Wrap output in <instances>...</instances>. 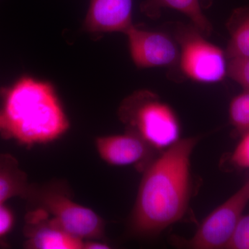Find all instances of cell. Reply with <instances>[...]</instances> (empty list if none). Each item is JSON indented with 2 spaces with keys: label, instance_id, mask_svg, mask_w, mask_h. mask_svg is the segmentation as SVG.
I'll return each instance as SVG.
<instances>
[{
  "label": "cell",
  "instance_id": "obj_1",
  "mask_svg": "<svg viewBox=\"0 0 249 249\" xmlns=\"http://www.w3.org/2000/svg\"><path fill=\"white\" fill-rule=\"evenodd\" d=\"M199 141L198 137L180 139L142 170L127 222L129 235L155 238L184 217L192 193L191 157Z\"/></svg>",
  "mask_w": 249,
  "mask_h": 249
},
{
  "label": "cell",
  "instance_id": "obj_2",
  "mask_svg": "<svg viewBox=\"0 0 249 249\" xmlns=\"http://www.w3.org/2000/svg\"><path fill=\"white\" fill-rule=\"evenodd\" d=\"M70 122L56 91L47 82L23 76L0 88V136L31 147L54 142Z\"/></svg>",
  "mask_w": 249,
  "mask_h": 249
},
{
  "label": "cell",
  "instance_id": "obj_3",
  "mask_svg": "<svg viewBox=\"0 0 249 249\" xmlns=\"http://www.w3.org/2000/svg\"><path fill=\"white\" fill-rule=\"evenodd\" d=\"M119 114L127 130L157 152L166 150L181 139L176 112L151 91L143 90L129 96L121 104Z\"/></svg>",
  "mask_w": 249,
  "mask_h": 249
},
{
  "label": "cell",
  "instance_id": "obj_4",
  "mask_svg": "<svg viewBox=\"0 0 249 249\" xmlns=\"http://www.w3.org/2000/svg\"><path fill=\"white\" fill-rule=\"evenodd\" d=\"M26 199L45 210L65 231L83 240H102L106 224L89 208L72 199L68 192L56 184L32 186Z\"/></svg>",
  "mask_w": 249,
  "mask_h": 249
},
{
  "label": "cell",
  "instance_id": "obj_5",
  "mask_svg": "<svg viewBox=\"0 0 249 249\" xmlns=\"http://www.w3.org/2000/svg\"><path fill=\"white\" fill-rule=\"evenodd\" d=\"M181 70L190 79L203 83L222 81L227 75L225 52L205 39L194 26L181 25L175 32Z\"/></svg>",
  "mask_w": 249,
  "mask_h": 249
},
{
  "label": "cell",
  "instance_id": "obj_6",
  "mask_svg": "<svg viewBox=\"0 0 249 249\" xmlns=\"http://www.w3.org/2000/svg\"><path fill=\"white\" fill-rule=\"evenodd\" d=\"M249 202V179L204 219L193 237H174V245L192 249H226Z\"/></svg>",
  "mask_w": 249,
  "mask_h": 249
},
{
  "label": "cell",
  "instance_id": "obj_7",
  "mask_svg": "<svg viewBox=\"0 0 249 249\" xmlns=\"http://www.w3.org/2000/svg\"><path fill=\"white\" fill-rule=\"evenodd\" d=\"M124 34L128 38L131 57L139 68L171 66L179 61L178 44L163 33L132 25Z\"/></svg>",
  "mask_w": 249,
  "mask_h": 249
},
{
  "label": "cell",
  "instance_id": "obj_8",
  "mask_svg": "<svg viewBox=\"0 0 249 249\" xmlns=\"http://www.w3.org/2000/svg\"><path fill=\"white\" fill-rule=\"evenodd\" d=\"M100 157L114 166L134 165L142 171L157 157L155 150L132 132L105 136L96 139Z\"/></svg>",
  "mask_w": 249,
  "mask_h": 249
},
{
  "label": "cell",
  "instance_id": "obj_9",
  "mask_svg": "<svg viewBox=\"0 0 249 249\" xmlns=\"http://www.w3.org/2000/svg\"><path fill=\"white\" fill-rule=\"evenodd\" d=\"M24 247L30 249H83L84 240L59 227L45 210L34 207L25 217Z\"/></svg>",
  "mask_w": 249,
  "mask_h": 249
},
{
  "label": "cell",
  "instance_id": "obj_10",
  "mask_svg": "<svg viewBox=\"0 0 249 249\" xmlns=\"http://www.w3.org/2000/svg\"><path fill=\"white\" fill-rule=\"evenodd\" d=\"M133 0H90L83 28L91 34L122 32L132 22Z\"/></svg>",
  "mask_w": 249,
  "mask_h": 249
},
{
  "label": "cell",
  "instance_id": "obj_11",
  "mask_svg": "<svg viewBox=\"0 0 249 249\" xmlns=\"http://www.w3.org/2000/svg\"><path fill=\"white\" fill-rule=\"evenodd\" d=\"M201 2L202 0H145L141 9L147 17L153 19L160 17L163 8L177 10L189 18L203 35L209 36L212 34V24L203 13Z\"/></svg>",
  "mask_w": 249,
  "mask_h": 249
},
{
  "label": "cell",
  "instance_id": "obj_12",
  "mask_svg": "<svg viewBox=\"0 0 249 249\" xmlns=\"http://www.w3.org/2000/svg\"><path fill=\"white\" fill-rule=\"evenodd\" d=\"M30 187L17 160L9 154H0V204L16 196L26 199Z\"/></svg>",
  "mask_w": 249,
  "mask_h": 249
},
{
  "label": "cell",
  "instance_id": "obj_13",
  "mask_svg": "<svg viewBox=\"0 0 249 249\" xmlns=\"http://www.w3.org/2000/svg\"><path fill=\"white\" fill-rule=\"evenodd\" d=\"M230 40L225 53L228 59L249 57V7L235 9L227 23Z\"/></svg>",
  "mask_w": 249,
  "mask_h": 249
},
{
  "label": "cell",
  "instance_id": "obj_14",
  "mask_svg": "<svg viewBox=\"0 0 249 249\" xmlns=\"http://www.w3.org/2000/svg\"><path fill=\"white\" fill-rule=\"evenodd\" d=\"M229 121L237 135L249 131V91L245 90L232 98L229 105Z\"/></svg>",
  "mask_w": 249,
  "mask_h": 249
},
{
  "label": "cell",
  "instance_id": "obj_15",
  "mask_svg": "<svg viewBox=\"0 0 249 249\" xmlns=\"http://www.w3.org/2000/svg\"><path fill=\"white\" fill-rule=\"evenodd\" d=\"M227 75L249 91V57L228 59Z\"/></svg>",
  "mask_w": 249,
  "mask_h": 249
},
{
  "label": "cell",
  "instance_id": "obj_16",
  "mask_svg": "<svg viewBox=\"0 0 249 249\" xmlns=\"http://www.w3.org/2000/svg\"><path fill=\"white\" fill-rule=\"evenodd\" d=\"M226 249H249V213L241 217Z\"/></svg>",
  "mask_w": 249,
  "mask_h": 249
},
{
  "label": "cell",
  "instance_id": "obj_17",
  "mask_svg": "<svg viewBox=\"0 0 249 249\" xmlns=\"http://www.w3.org/2000/svg\"><path fill=\"white\" fill-rule=\"evenodd\" d=\"M240 137V142L230 156V162L239 169H249V131Z\"/></svg>",
  "mask_w": 249,
  "mask_h": 249
},
{
  "label": "cell",
  "instance_id": "obj_18",
  "mask_svg": "<svg viewBox=\"0 0 249 249\" xmlns=\"http://www.w3.org/2000/svg\"><path fill=\"white\" fill-rule=\"evenodd\" d=\"M15 215L12 210L4 204H0V242L9 235L15 225Z\"/></svg>",
  "mask_w": 249,
  "mask_h": 249
},
{
  "label": "cell",
  "instance_id": "obj_19",
  "mask_svg": "<svg viewBox=\"0 0 249 249\" xmlns=\"http://www.w3.org/2000/svg\"><path fill=\"white\" fill-rule=\"evenodd\" d=\"M110 246L104 243L102 241L98 240H85L83 249H108Z\"/></svg>",
  "mask_w": 249,
  "mask_h": 249
},
{
  "label": "cell",
  "instance_id": "obj_20",
  "mask_svg": "<svg viewBox=\"0 0 249 249\" xmlns=\"http://www.w3.org/2000/svg\"><path fill=\"white\" fill-rule=\"evenodd\" d=\"M5 244L4 243H1V242H0V247H4Z\"/></svg>",
  "mask_w": 249,
  "mask_h": 249
}]
</instances>
